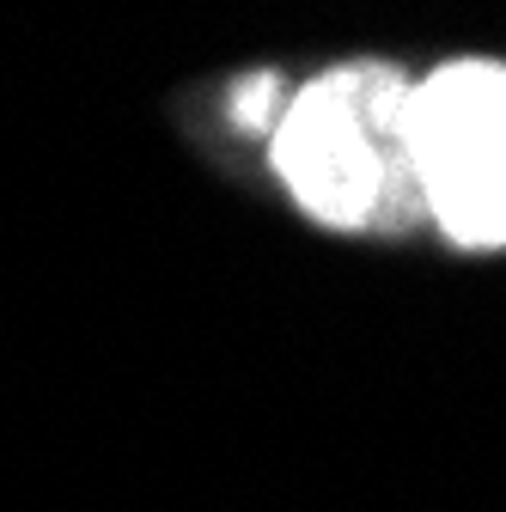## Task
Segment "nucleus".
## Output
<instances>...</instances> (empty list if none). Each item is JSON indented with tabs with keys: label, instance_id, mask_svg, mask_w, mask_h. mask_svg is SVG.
<instances>
[{
	"label": "nucleus",
	"instance_id": "f257e3e1",
	"mask_svg": "<svg viewBox=\"0 0 506 512\" xmlns=\"http://www.w3.org/2000/svg\"><path fill=\"white\" fill-rule=\"evenodd\" d=\"M275 165L299 208L330 226H378L427 208L409 165V86L372 61L336 68L293 98L275 128Z\"/></svg>",
	"mask_w": 506,
	"mask_h": 512
},
{
	"label": "nucleus",
	"instance_id": "f03ea898",
	"mask_svg": "<svg viewBox=\"0 0 506 512\" xmlns=\"http://www.w3.org/2000/svg\"><path fill=\"white\" fill-rule=\"evenodd\" d=\"M409 165L458 244H506V68L458 61L409 86Z\"/></svg>",
	"mask_w": 506,
	"mask_h": 512
},
{
	"label": "nucleus",
	"instance_id": "7ed1b4c3",
	"mask_svg": "<svg viewBox=\"0 0 506 512\" xmlns=\"http://www.w3.org/2000/svg\"><path fill=\"white\" fill-rule=\"evenodd\" d=\"M269 104H275V80H269V74L244 80V86H238V98H232V110H238V122H244V128L269 122Z\"/></svg>",
	"mask_w": 506,
	"mask_h": 512
}]
</instances>
